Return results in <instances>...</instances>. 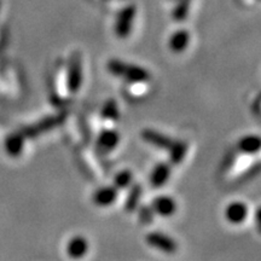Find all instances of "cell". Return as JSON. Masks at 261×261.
I'll return each mask as SVG.
<instances>
[{
  "label": "cell",
  "instance_id": "obj_12",
  "mask_svg": "<svg viewBox=\"0 0 261 261\" xmlns=\"http://www.w3.org/2000/svg\"><path fill=\"white\" fill-rule=\"evenodd\" d=\"M89 252V242L83 236H75L70 238L67 244V254L73 259H80Z\"/></svg>",
  "mask_w": 261,
  "mask_h": 261
},
{
  "label": "cell",
  "instance_id": "obj_13",
  "mask_svg": "<svg viewBox=\"0 0 261 261\" xmlns=\"http://www.w3.org/2000/svg\"><path fill=\"white\" fill-rule=\"evenodd\" d=\"M189 44H190V34L185 29L173 33L168 40L169 50L174 52V54H181V52H184L189 46Z\"/></svg>",
  "mask_w": 261,
  "mask_h": 261
},
{
  "label": "cell",
  "instance_id": "obj_2",
  "mask_svg": "<svg viewBox=\"0 0 261 261\" xmlns=\"http://www.w3.org/2000/svg\"><path fill=\"white\" fill-rule=\"evenodd\" d=\"M84 81V70H83V60L79 54H75L70 58L69 65H68L67 73V85L68 90L71 94L77 93L83 86Z\"/></svg>",
  "mask_w": 261,
  "mask_h": 261
},
{
  "label": "cell",
  "instance_id": "obj_8",
  "mask_svg": "<svg viewBox=\"0 0 261 261\" xmlns=\"http://www.w3.org/2000/svg\"><path fill=\"white\" fill-rule=\"evenodd\" d=\"M120 139H121V137H120V133L117 130L107 128L103 129L98 136L97 145L103 151L109 152L119 145Z\"/></svg>",
  "mask_w": 261,
  "mask_h": 261
},
{
  "label": "cell",
  "instance_id": "obj_14",
  "mask_svg": "<svg viewBox=\"0 0 261 261\" xmlns=\"http://www.w3.org/2000/svg\"><path fill=\"white\" fill-rule=\"evenodd\" d=\"M188 152V144L182 140L174 139V143H173L171 149L168 150L169 154V162L173 166H178L182 162V160L185 159Z\"/></svg>",
  "mask_w": 261,
  "mask_h": 261
},
{
  "label": "cell",
  "instance_id": "obj_7",
  "mask_svg": "<svg viewBox=\"0 0 261 261\" xmlns=\"http://www.w3.org/2000/svg\"><path fill=\"white\" fill-rule=\"evenodd\" d=\"M248 214H249L248 205L240 201L231 202L225 210V218L228 223L232 225L243 224L248 218Z\"/></svg>",
  "mask_w": 261,
  "mask_h": 261
},
{
  "label": "cell",
  "instance_id": "obj_6",
  "mask_svg": "<svg viewBox=\"0 0 261 261\" xmlns=\"http://www.w3.org/2000/svg\"><path fill=\"white\" fill-rule=\"evenodd\" d=\"M152 211L156 215L162 218H169L177 212V202L171 196L162 195L158 196L151 204Z\"/></svg>",
  "mask_w": 261,
  "mask_h": 261
},
{
  "label": "cell",
  "instance_id": "obj_16",
  "mask_svg": "<svg viewBox=\"0 0 261 261\" xmlns=\"http://www.w3.org/2000/svg\"><path fill=\"white\" fill-rule=\"evenodd\" d=\"M133 181V174L132 172L128 171V169H123V171L119 172L114 178V187H115L117 190H123V189H127L132 184Z\"/></svg>",
  "mask_w": 261,
  "mask_h": 261
},
{
  "label": "cell",
  "instance_id": "obj_19",
  "mask_svg": "<svg viewBox=\"0 0 261 261\" xmlns=\"http://www.w3.org/2000/svg\"><path fill=\"white\" fill-rule=\"evenodd\" d=\"M254 218H255V221H256L257 226L261 227V207H259L255 211V215H254Z\"/></svg>",
  "mask_w": 261,
  "mask_h": 261
},
{
  "label": "cell",
  "instance_id": "obj_9",
  "mask_svg": "<svg viewBox=\"0 0 261 261\" xmlns=\"http://www.w3.org/2000/svg\"><path fill=\"white\" fill-rule=\"evenodd\" d=\"M119 190L114 187H103L93 194V203L98 207H109L116 201Z\"/></svg>",
  "mask_w": 261,
  "mask_h": 261
},
{
  "label": "cell",
  "instance_id": "obj_3",
  "mask_svg": "<svg viewBox=\"0 0 261 261\" xmlns=\"http://www.w3.org/2000/svg\"><path fill=\"white\" fill-rule=\"evenodd\" d=\"M146 243L150 247L156 248V249L161 250L163 253L173 254L177 252L178 244L173 238H171L167 234L161 232H150L146 234L145 237Z\"/></svg>",
  "mask_w": 261,
  "mask_h": 261
},
{
  "label": "cell",
  "instance_id": "obj_15",
  "mask_svg": "<svg viewBox=\"0 0 261 261\" xmlns=\"http://www.w3.org/2000/svg\"><path fill=\"white\" fill-rule=\"evenodd\" d=\"M100 115L104 120H109V121H117L120 116L119 106L114 99H108L102 108Z\"/></svg>",
  "mask_w": 261,
  "mask_h": 261
},
{
  "label": "cell",
  "instance_id": "obj_1",
  "mask_svg": "<svg viewBox=\"0 0 261 261\" xmlns=\"http://www.w3.org/2000/svg\"><path fill=\"white\" fill-rule=\"evenodd\" d=\"M109 73L116 77H121L128 84H145L150 80V73L140 65L127 63L121 60H110L107 64Z\"/></svg>",
  "mask_w": 261,
  "mask_h": 261
},
{
  "label": "cell",
  "instance_id": "obj_4",
  "mask_svg": "<svg viewBox=\"0 0 261 261\" xmlns=\"http://www.w3.org/2000/svg\"><path fill=\"white\" fill-rule=\"evenodd\" d=\"M140 136H142V139L145 143H148L149 145L154 146V148L159 150H166V151H168L173 143H174V139H172L171 137L151 128L143 129Z\"/></svg>",
  "mask_w": 261,
  "mask_h": 261
},
{
  "label": "cell",
  "instance_id": "obj_17",
  "mask_svg": "<svg viewBox=\"0 0 261 261\" xmlns=\"http://www.w3.org/2000/svg\"><path fill=\"white\" fill-rule=\"evenodd\" d=\"M140 196H142V188H140L139 185H135L128 194V197L126 198L125 208L127 211L132 212L136 210L137 205H138V203H139Z\"/></svg>",
  "mask_w": 261,
  "mask_h": 261
},
{
  "label": "cell",
  "instance_id": "obj_18",
  "mask_svg": "<svg viewBox=\"0 0 261 261\" xmlns=\"http://www.w3.org/2000/svg\"><path fill=\"white\" fill-rule=\"evenodd\" d=\"M154 217H155V213L151 207H143L142 210H140L139 219L143 224H150L152 221V219H154Z\"/></svg>",
  "mask_w": 261,
  "mask_h": 261
},
{
  "label": "cell",
  "instance_id": "obj_5",
  "mask_svg": "<svg viewBox=\"0 0 261 261\" xmlns=\"http://www.w3.org/2000/svg\"><path fill=\"white\" fill-rule=\"evenodd\" d=\"M136 16L135 8H127L117 16V19L115 22V34L119 38H127L132 32L133 19Z\"/></svg>",
  "mask_w": 261,
  "mask_h": 261
},
{
  "label": "cell",
  "instance_id": "obj_10",
  "mask_svg": "<svg viewBox=\"0 0 261 261\" xmlns=\"http://www.w3.org/2000/svg\"><path fill=\"white\" fill-rule=\"evenodd\" d=\"M237 149L242 154L255 155L261 151V137L257 135H247L238 140Z\"/></svg>",
  "mask_w": 261,
  "mask_h": 261
},
{
  "label": "cell",
  "instance_id": "obj_11",
  "mask_svg": "<svg viewBox=\"0 0 261 261\" xmlns=\"http://www.w3.org/2000/svg\"><path fill=\"white\" fill-rule=\"evenodd\" d=\"M171 177V166L168 163L161 162L152 168L150 174V184L152 188H162Z\"/></svg>",
  "mask_w": 261,
  "mask_h": 261
}]
</instances>
